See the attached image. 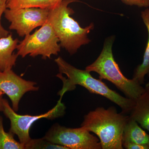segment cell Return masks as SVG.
<instances>
[{
	"instance_id": "obj_15",
	"label": "cell",
	"mask_w": 149,
	"mask_h": 149,
	"mask_svg": "<svg viewBox=\"0 0 149 149\" xmlns=\"http://www.w3.org/2000/svg\"><path fill=\"white\" fill-rule=\"evenodd\" d=\"M14 135L10 131H5L3 118L0 116V149H25L24 145L14 139Z\"/></svg>"
},
{
	"instance_id": "obj_5",
	"label": "cell",
	"mask_w": 149,
	"mask_h": 149,
	"mask_svg": "<svg viewBox=\"0 0 149 149\" xmlns=\"http://www.w3.org/2000/svg\"><path fill=\"white\" fill-rule=\"evenodd\" d=\"M58 38L48 22L32 35H26L17 45V54L24 58L29 55L32 57L42 56V58H50L53 55H57L61 51Z\"/></svg>"
},
{
	"instance_id": "obj_19",
	"label": "cell",
	"mask_w": 149,
	"mask_h": 149,
	"mask_svg": "<svg viewBox=\"0 0 149 149\" xmlns=\"http://www.w3.org/2000/svg\"><path fill=\"white\" fill-rule=\"evenodd\" d=\"M123 147L127 149H149V146H144L132 142H123Z\"/></svg>"
},
{
	"instance_id": "obj_1",
	"label": "cell",
	"mask_w": 149,
	"mask_h": 149,
	"mask_svg": "<svg viewBox=\"0 0 149 149\" xmlns=\"http://www.w3.org/2000/svg\"><path fill=\"white\" fill-rule=\"evenodd\" d=\"M58 67L59 73L56 77L62 80V88L59 92L60 99L68 91H73L77 85L82 86L89 92L100 95L108 99L120 107L123 113H130L134 104L135 100L125 97L110 89L100 79H96L88 70L78 69L67 62L61 57L55 60Z\"/></svg>"
},
{
	"instance_id": "obj_11",
	"label": "cell",
	"mask_w": 149,
	"mask_h": 149,
	"mask_svg": "<svg viewBox=\"0 0 149 149\" xmlns=\"http://www.w3.org/2000/svg\"><path fill=\"white\" fill-rule=\"evenodd\" d=\"M135 101L130 117L149 132V93L146 91Z\"/></svg>"
},
{
	"instance_id": "obj_6",
	"label": "cell",
	"mask_w": 149,
	"mask_h": 149,
	"mask_svg": "<svg viewBox=\"0 0 149 149\" xmlns=\"http://www.w3.org/2000/svg\"><path fill=\"white\" fill-rule=\"evenodd\" d=\"M43 138L68 149H102L100 140L82 127L67 128L55 123Z\"/></svg>"
},
{
	"instance_id": "obj_22",
	"label": "cell",
	"mask_w": 149,
	"mask_h": 149,
	"mask_svg": "<svg viewBox=\"0 0 149 149\" xmlns=\"http://www.w3.org/2000/svg\"><path fill=\"white\" fill-rule=\"evenodd\" d=\"M1 72V70H0V72Z\"/></svg>"
},
{
	"instance_id": "obj_21",
	"label": "cell",
	"mask_w": 149,
	"mask_h": 149,
	"mask_svg": "<svg viewBox=\"0 0 149 149\" xmlns=\"http://www.w3.org/2000/svg\"><path fill=\"white\" fill-rule=\"evenodd\" d=\"M145 88L146 89V91L149 93V82L146 85V88Z\"/></svg>"
},
{
	"instance_id": "obj_7",
	"label": "cell",
	"mask_w": 149,
	"mask_h": 149,
	"mask_svg": "<svg viewBox=\"0 0 149 149\" xmlns=\"http://www.w3.org/2000/svg\"><path fill=\"white\" fill-rule=\"evenodd\" d=\"M60 99L55 106L46 113L39 115L17 114L10 107L8 101L3 99V112L5 116L10 120V128L9 131L18 137L19 142L25 145L31 140L29 135V130L32 124L39 119L47 118L54 119L63 116L66 109L64 104L61 102Z\"/></svg>"
},
{
	"instance_id": "obj_8",
	"label": "cell",
	"mask_w": 149,
	"mask_h": 149,
	"mask_svg": "<svg viewBox=\"0 0 149 149\" xmlns=\"http://www.w3.org/2000/svg\"><path fill=\"white\" fill-rule=\"evenodd\" d=\"M49 10L35 8L18 9L6 8L4 14L10 23L9 29L16 31L19 37H24L30 34L36 27L45 24Z\"/></svg>"
},
{
	"instance_id": "obj_4",
	"label": "cell",
	"mask_w": 149,
	"mask_h": 149,
	"mask_svg": "<svg viewBox=\"0 0 149 149\" xmlns=\"http://www.w3.org/2000/svg\"><path fill=\"white\" fill-rule=\"evenodd\" d=\"M114 37H109L104 43L98 57L85 68L89 72H97L101 80L104 79L116 86L128 98L136 100L146 92V89L135 79L124 76L115 61L112 52Z\"/></svg>"
},
{
	"instance_id": "obj_3",
	"label": "cell",
	"mask_w": 149,
	"mask_h": 149,
	"mask_svg": "<svg viewBox=\"0 0 149 149\" xmlns=\"http://www.w3.org/2000/svg\"><path fill=\"white\" fill-rule=\"evenodd\" d=\"M129 116L113 107H98L84 116L81 125L98 137L102 149H123V136Z\"/></svg>"
},
{
	"instance_id": "obj_14",
	"label": "cell",
	"mask_w": 149,
	"mask_h": 149,
	"mask_svg": "<svg viewBox=\"0 0 149 149\" xmlns=\"http://www.w3.org/2000/svg\"><path fill=\"white\" fill-rule=\"evenodd\" d=\"M62 0H7V8L18 9L35 8L51 10L56 6Z\"/></svg>"
},
{
	"instance_id": "obj_17",
	"label": "cell",
	"mask_w": 149,
	"mask_h": 149,
	"mask_svg": "<svg viewBox=\"0 0 149 149\" xmlns=\"http://www.w3.org/2000/svg\"><path fill=\"white\" fill-rule=\"evenodd\" d=\"M7 0H0V39L7 37L10 34V32L4 28L1 22L2 15L7 8Z\"/></svg>"
},
{
	"instance_id": "obj_2",
	"label": "cell",
	"mask_w": 149,
	"mask_h": 149,
	"mask_svg": "<svg viewBox=\"0 0 149 149\" xmlns=\"http://www.w3.org/2000/svg\"><path fill=\"white\" fill-rule=\"evenodd\" d=\"M76 1L62 0L56 6L50 10L47 21L58 38L61 46L71 55L75 54L81 46L91 42L88 35L94 28L93 23L83 28L70 16L74 11L68 6Z\"/></svg>"
},
{
	"instance_id": "obj_20",
	"label": "cell",
	"mask_w": 149,
	"mask_h": 149,
	"mask_svg": "<svg viewBox=\"0 0 149 149\" xmlns=\"http://www.w3.org/2000/svg\"><path fill=\"white\" fill-rule=\"evenodd\" d=\"M4 93L2 91L0 90V112L3 111V95Z\"/></svg>"
},
{
	"instance_id": "obj_16",
	"label": "cell",
	"mask_w": 149,
	"mask_h": 149,
	"mask_svg": "<svg viewBox=\"0 0 149 149\" xmlns=\"http://www.w3.org/2000/svg\"><path fill=\"white\" fill-rule=\"evenodd\" d=\"M68 149L66 147L53 143L44 138L31 139L25 146V149Z\"/></svg>"
},
{
	"instance_id": "obj_9",
	"label": "cell",
	"mask_w": 149,
	"mask_h": 149,
	"mask_svg": "<svg viewBox=\"0 0 149 149\" xmlns=\"http://www.w3.org/2000/svg\"><path fill=\"white\" fill-rule=\"evenodd\" d=\"M36 85L34 81L22 78L12 69L0 72V90L8 96L15 111H18L19 102L24 94L38 91L39 87Z\"/></svg>"
},
{
	"instance_id": "obj_10",
	"label": "cell",
	"mask_w": 149,
	"mask_h": 149,
	"mask_svg": "<svg viewBox=\"0 0 149 149\" xmlns=\"http://www.w3.org/2000/svg\"><path fill=\"white\" fill-rule=\"evenodd\" d=\"M19 42L17 39H14L10 34L0 39V70L1 72L12 69L15 65L18 55L13 53Z\"/></svg>"
},
{
	"instance_id": "obj_13",
	"label": "cell",
	"mask_w": 149,
	"mask_h": 149,
	"mask_svg": "<svg viewBox=\"0 0 149 149\" xmlns=\"http://www.w3.org/2000/svg\"><path fill=\"white\" fill-rule=\"evenodd\" d=\"M141 16L148 30V37L143 62L137 67L133 77L141 84L143 83L145 76L147 74L149 75V9L142 11Z\"/></svg>"
},
{
	"instance_id": "obj_18",
	"label": "cell",
	"mask_w": 149,
	"mask_h": 149,
	"mask_svg": "<svg viewBox=\"0 0 149 149\" xmlns=\"http://www.w3.org/2000/svg\"><path fill=\"white\" fill-rule=\"evenodd\" d=\"M128 5L136 6L140 8L149 7V0H120Z\"/></svg>"
},
{
	"instance_id": "obj_12",
	"label": "cell",
	"mask_w": 149,
	"mask_h": 149,
	"mask_svg": "<svg viewBox=\"0 0 149 149\" xmlns=\"http://www.w3.org/2000/svg\"><path fill=\"white\" fill-rule=\"evenodd\" d=\"M129 142L149 146V135L129 116L123 136V142Z\"/></svg>"
}]
</instances>
